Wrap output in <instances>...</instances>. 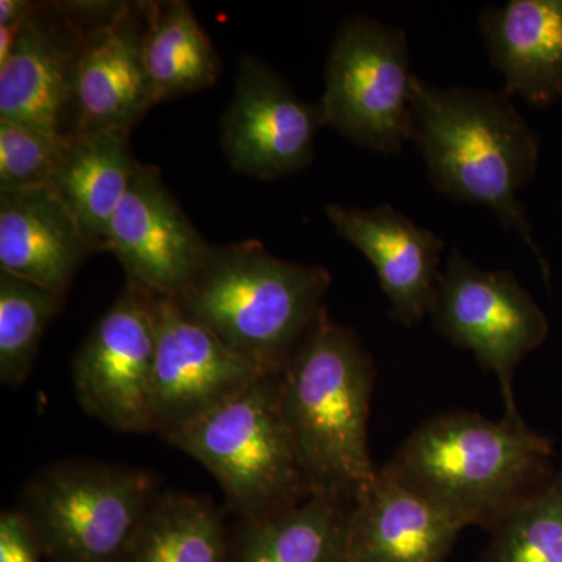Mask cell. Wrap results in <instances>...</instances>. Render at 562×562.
<instances>
[{
	"instance_id": "6da1fadb",
	"label": "cell",
	"mask_w": 562,
	"mask_h": 562,
	"mask_svg": "<svg viewBox=\"0 0 562 562\" xmlns=\"http://www.w3.org/2000/svg\"><path fill=\"white\" fill-rule=\"evenodd\" d=\"M412 143L436 191L490 209L532 251L546 279L549 265L532 239L517 194L535 177L538 135L503 92L436 87L414 76Z\"/></svg>"
},
{
	"instance_id": "7a4b0ae2",
	"label": "cell",
	"mask_w": 562,
	"mask_h": 562,
	"mask_svg": "<svg viewBox=\"0 0 562 562\" xmlns=\"http://www.w3.org/2000/svg\"><path fill=\"white\" fill-rule=\"evenodd\" d=\"M553 441L520 414L452 409L428 417L384 464L462 527L491 531L552 479Z\"/></svg>"
},
{
	"instance_id": "3957f363",
	"label": "cell",
	"mask_w": 562,
	"mask_h": 562,
	"mask_svg": "<svg viewBox=\"0 0 562 562\" xmlns=\"http://www.w3.org/2000/svg\"><path fill=\"white\" fill-rule=\"evenodd\" d=\"M375 376L357 333L325 308L279 373L281 408L314 491L355 502L375 476L369 452Z\"/></svg>"
},
{
	"instance_id": "277c9868",
	"label": "cell",
	"mask_w": 562,
	"mask_h": 562,
	"mask_svg": "<svg viewBox=\"0 0 562 562\" xmlns=\"http://www.w3.org/2000/svg\"><path fill=\"white\" fill-rule=\"evenodd\" d=\"M331 273L260 241L211 246L177 303L262 375H279L325 308Z\"/></svg>"
},
{
	"instance_id": "5b68a950",
	"label": "cell",
	"mask_w": 562,
	"mask_h": 562,
	"mask_svg": "<svg viewBox=\"0 0 562 562\" xmlns=\"http://www.w3.org/2000/svg\"><path fill=\"white\" fill-rule=\"evenodd\" d=\"M216 479L225 512L260 519L316 494L280 401L279 375H261L241 394L165 439Z\"/></svg>"
},
{
	"instance_id": "8992f818",
	"label": "cell",
	"mask_w": 562,
	"mask_h": 562,
	"mask_svg": "<svg viewBox=\"0 0 562 562\" xmlns=\"http://www.w3.org/2000/svg\"><path fill=\"white\" fill-rule=\"evenodd\" d=\"M158 495L149 472L69 460L33 475L16 509L50 562H122Z\"/></svg>"
},
{
	"instance_id": "52a82bcc",
	"label": "cell",
	"mask_w": 562,
	"mask_h": 562,
	"mask_svg": "<svg viewBox=\"0 0 562 562\" xmlns=\"http://www.w3.org/2000/svg\"><path fill=\"white\" fill-rule=\"evenodd\" d=\"M412 57L402 29L372 18L342 22L328 54L322 125L355 146L401 154L412 140Z\"/></svg>"
},
{
	"instance_id": "ba28073f",
	"label": "cell",
	"mask_w": 562,
	"mask_h": 562,
	"mask_svg": "<svg viewBox=\"0 0 562 562\" xmlns=\"http://www.w3.org/2000/svg\"><path fill=\"white\" fill-rule=\"evenodd\" d=\"M430 319L436 333L472 351L480 368L497 379L505 414H520L514 372L546 341L550 324L514 273L480 268L454 249L439 277Z\"/></svg>"
},
{
	"instance_id": "9c48e42d",
	"label": "cell",
	"mask_w": 562,
	"mask_h": 562,
	"mask_svg": "<svg viewBox=\"0 0 562 562\" xmlns=\"http://www.w3.org/2000/svg\"><path fill=\"white\" fill-rule=\"evenodd\" d=\"M114 2H36L16 47L0 66V121L77 136V69L85 33Z\"/></svg>"
},
{
	"instance_id": "30bf717a",
	"label": "cell",
	"mask_w": 562,
	"mask_h": 562,
	"mask_svg": "<svg viewBox=\"0 0 562 562\" xmlns=\"http://www.w3.org/2000/svg\"><path fill=\"white\" fill-rule=\"evenodd\" d=\"M154 297L125 283L74 355L72 383L88 416L121 432H151Z\"/></svg>"
},
{
	"instance_id": "8fae6325",
	"label": "cell",
	"mask_w": 562,
	"mask_h": 562,
	"mask_svg": "<svg viewBox=\"0 0 562 562\" xmlns=\"http://www.w3.org/2000/svg\"><path fill=\"white\" fill-rule=\"evenodd\" d=\"M154 297L151 432L162 439L241 394L262 373L192 319L173 297Z\"/></svg>"
},
{
	"instance_id": "7c38bea8",
	"label": "cell",
	"mask_w": 562,
	"mask_h": 562,
	"mask_svg": "<svg viewBox=\"0 0 562 562\" xmlns=\"http://www.w3.org/2000/svg\"><path fill=\"white\" fill-rule=\"evenodd\" d=\"M319 106L302 101L260 58L243 55L235 91L221 121V144L236 172L271 181L314 158Z\"/></svg>"
},
{
	"instance_id": "4fadbf2b",
	"label": "cell",
	"mask_w": 562,
	"mask_h": 562,
	"mask_svg": "<svg viewBox=\"0 0 562 562\" xmlns=\"http://www.w3.org/2000/svg\"><path fill=\"white\" fill-rule=\"evenodd\" d=\"M210 244L166 190L160 169L138 165L111 221L106 250L127 283L150 295L177 297Z\"/></svg>"
},
{
	"instance_id": "5bb4252c",
	"label": "cell",
	"mask_w": 562,
	"mask_h": 562,
	"mask_svg": "<svg viewBox=\"0 0 562 562\" xmlns=\"http://www.w3.org/2000/svg\"><path fill=\"white\" fill-rule=\"evenodd\" d=\"M146 31L147 2H122L87 29L77 69V136L132 133L157 105L144 61Z\"/></svg>"
},
{
	"instance_id": "9a60e30c",
	"label": "cell",
	"mask_w": 562,
	"mask_h": 562,
	"mask_svg": "<svg viewBox=\"0 0 562 562\" xmlns=\"http://www.w3.org/2000/svg\"><path fill=\"white\" fill-rule=\"evenodd\" d=\"M325 211L336 233L375 269L391 319L413 327L430 316L446 243L387 203L372 210L330 203Z\"/></svg>"
},
{
	"instance_id": "2e32d148",
	"label": "cell",
	"mask_w": 562,
	"mask_h": 562,
	"mask_svg": "<svg viewBox=\"0 0 562 562\" xmlns=\"http://www.w3.org/2000/svg\"><path fill=\"white\" fill-rule=\"evenodd\" d=\"M462 530L383 464L351 506L346 562H446Z\"/></svg>"
},
{
	"instance_id": "e0dca14e",
	"label": "cell",
	"mask_w": 562,
	"mask_h": 562,
	"mask_svg": "<svg viewBox=\"0 0 562 562\" xmlns=\"http://www.w3.org/2000/svg\"><path fill=\"white\" fill-rule=\"evenodd\" d=\"M92 254L76 217L49 187L0 191V271L66 299Z\"/></svg>"
},
{
	"instance_id": "ac0fdd59",
	"label": "cell",
	"mask_w": 562,
	"mask_h": 562,
	"mask_svg": "<svg viewBox=\"0 0 562 562\" xmlns=\"http://www.w3.org/2000/svg\"><path fill=\"white\" fill-rule=\"evenodd\" d=\"M480 31L503 94L546 106L562 99V0H512L487 7Z\"/></svg>"
},
{
	"instance_id": "d6986e66",
	"label": "cell",
	"mask_w": 562,
	"mask_h": 562,
	"mask_svg": "<svg viewBox=\"0 0 562 562\" xmlns=\"http://www.w3.org/2000/svg\"><path fill=\"white\" fill-rule=\"evenodd\" d=\"M138 165L131 132L74 136L63 151L49 188L76 217L94 254L106 250L111 221Z\"/></svg>"
},
{
	"instance_id": "ffe728a7",
	"label": "cell",
	"mask_w": 562,
	"mask_h": 562,
	"mask_svg": "<svg viewBox=\"0 0 562 562\" xmlns=\"http://www.w3.org/2000/svg\"><path fill=\"white\" fill-rule=\"evenodd\" d=\"M353 501L316 492L284 512L238 520L228 562H346Z\"/></svg>"
},
{
	"instance_id": "44dd1931",
	"label": "cell",
	"mask_w": 562,
	"mask_h": 562,
	"mask_svg": "<svg viewBox=\"0 0 562 562\" xmlns=\"http://www.w3.org/2000/svg\"><path fill=\"white\" fill-rule=\"evenodd\" d=\"M144 61L157 105L209 90L222 74L221 55L184 0L147 2Z\"/></svg>"
},
{
	"instance_id": "7402d4cb",
	"label": "cell",
	"mask_w": 562,
	"mask_h": 562,
	"mask_svg": "<svg viewBox=\"0 0 562 562\" xmlns=\"http://www.w3.org/2000/svg\"><path fill=\"white\" fill-rule=\"evenodd\" d=\"M225 514L201 495L160 492L122 562H228Z\"/></svg>"
},
{
	"instance_id": "603a6c76",
	"label": "cell",
	"mask_w": 562,
	"mask_h": 562,
	"mask_svg": "<svg viewBox=\"0 0 562 562\" xmlns=\"http://www.w3.org/2000/svg\"><path fill=\"white\" fill-rule=\"evenodd\" d=\"M65 297L0 271V382L20 387L32 373L41 338Z\"/></svg>"
},
{
	"instance_id": "cb8c5ba5",
	"label": "cell",
	"mask_w": 562,
	"mask_h": 562,
	"mask_svg": "<svg viewBox=\"0 0 562 562\" xmlns=\"http://www.w3.org/2000/svg\"><path fill=\"white\" fill-rule=\"evenodd\" d=\"M490 535L479 562H562V462L552 479Z\"/></svg>"
},
{
	"instance_id": "d4e9b609",
	"label": "cell",
	"mask_w": 562,
	"mask_h": 562,
	"mask_svg": "<svg viewBox=\"0 0 562 562\" xmlns=\"http://www.w3.org/2000/svg\"><path fill=\"white\" fill-rule=\"evenodd\" d=\"M70 138L0 121V191L49 187Z\"/></svg>"
},
{
	"instance_id": "484cf974",
	"label": "cell",
	"mask_w": 562,
	"mask_h": 562,
	"mask_svg": "<svg viewBox=\"0 0 562 562\" xmlns=\"http://www.w3.org/2000/svg\"><path fill=\"white\" fill-rule=\"evenodd\" d=\"M40 543L18 509L0 516V562H40Z\"/></svg>"
},
{
	"instance_id": "4316f807",
	"label": "cell",
	"mask_w": 562,
	"mask_h": 562,
	"mask_svg": "<svg viewBox=\"0 0 562 562\" xmlns=\"http://www.w3.org/2000/svg\"><path fill=\"white\" fill-rule=\"evenodd\" d=\"M35 5L36 2H31V0H2L0 2V27L25 24Z\"/></svg>"
}]
</instances>
